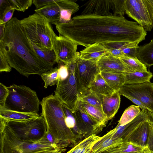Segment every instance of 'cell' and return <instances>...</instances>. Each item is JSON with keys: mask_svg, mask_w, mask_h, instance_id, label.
<instances>
[{"mask_svg": "<svg viewBox=\"0 0 153 153\" xmlns=\"http://www.w3.org/2000/svg\"><path fill=\"white\" fill-rule=\"evenodd\" d=\"M110 54L109 51L102 44L95 43L86 47L79 52L81 59L97 63L103 56Z\"/></svg>", "mask_w": 153, "mask_h": 153, "instance_id": "ac0fdd59", "label": "cell"}, {"mask_svg": "<svg viewBox=\"0 0 153 153\" xmlns=\"http://www.w3.org/2000/svg\"><path fill=\"white\" fill-rule=\"evenodd\" d=\"M19 22L32 43L43 50H53L52 38L56 34L50 22L44 16L35 13Z\"/></svg>", "mask_w": 153, "mask_h": 153, "instance_id": "5b68a950", "label": "cell"}, {"mask_svg": "<svg viewBox=\"0 0 153 153\" xmlns=\"http://www.w3.org/2000/svg\"><path fill=\"white\" fill-rule=\"evenodd\" d=\"M52 44L57 57V63L66 65L77 61L79 57V53L76 52L78 45L67 38L56 35L52 38Z\"/></svg>", "mask_w": 153, "mask_h": 153, "instance_id": "4fadbf2b", "label": "cell"}, {"mask_svg": "<svg viewBox=\"0 0 153 153\" xmlns=\"http://www.w3.org/2000/svg\"><path fill=\"white\" fill-rule=\"evenodd\" d=\"M6 122L19 137L24 140H39L44 137L47 132L45 120L41 115L25 121L6 119Z\"/></svg>", "mask_w": 153, "mask_h": 153, "instance_id": "ba28073f", "label": "cell"}, {"mask_svg": "<svg viewBox=\"0 0 153 153\" xmlns=\"http://www.w3.org/2000/svg\"><path fill=\"white\" fill-rule=\"evenodd\" d=\"M111 130L101 137L94 145L90 153H101L118 146L123 143L120 139H116L113 137Z\"/></svg>", "mask_w": 153, "mask_h": 153, "instance_id": "44dd1931", "label": "cell"}, {"mask_svg": "<svg viewBox=\"0 0 153 153\" xmlns=\"http://www.w3.org/2000/svg\"><path fill=\"white\" fill-rule=\"evenodd\" d=\"M58 68L59 79L58 81H62L66 79L69 75V72L66 65L64 64L60 65Z\"/></svg>", "mask_w": 153, "mask_h": 153, "instance_id": "ee69618b", "label": "cell"}, {"mask_svg": "<svg viewBox=\"0 0 153 153\" xmlns=\"http://www.w3.org/2000/svg\"><path fill=\"white\" fill-rule=\"evenodd\" d=\"M120 96L119 91H115L110 96H102V109L108 121L112 119L118 111Z\"/></svg>", "mask_w": 153, "mask_h": 153, "instance_id": "d6986e66", "label": "cell"}, {"mask_svg": "<svg viewBox=\"0 0 153 153\" xmlns=\"http://www.w3.org/2000/svg\"><path fill=\"white\" fill-rule=\"evenodd\" d=\"M31 43L36 53L48 63L53 66L57 62V57L53 50L52 51L44 50L40 48L31 42Z\"/></svg>", "mask_w": 153, "mask_h": 153, "instance_id": "e575fe53", "label": "cell"}, {"mask_svg": "<svg viewBox=\"0 0 153 153\" xmlns=\"http://www.w3.org/2000/svg\"><path fill=\"white\" fill-rule=\"evenodd\" d=\"M56 153H61V152H57Z\"/></svg>", "mask_w": 153, "mask_h": 153, "instance_id": "816d5d0a", "label": "cell"}, {"mask_svg": "<svg viewBox=\"0 0 153 153\" xmlns=\"http://www.w3.org/2000/svg\"><path fill=\"white\" fill-rule=\"evenodd\" d=\"M97 64L100 72L120 74L131 72L120 58L111 54L102 57Z\"/></svg>", "mask_w": 153, "mask_h": 153, "instance_id": "e0dca14e", "label": "cell"}, {"mask_svg": "<svg viewBox=\"0 0 153 153\" xmlns=\"http://www.w3.org/2000/svg\"><path fill=\"white\" fill-rule=\"evenodd\" d=\"M99 73L97 63L81 59L79 56L75 70L79 99L90 90L91 84Z\"/></svg>", "mask_w": 153, "mask_h": 153, "instance_id": "30bf717a", "label": "cell"}, {"mask_svg": "<svg viewBox=\"0 0 153 153\" xmlns=\"http://www.w3.org/2000/svg\"><path fill=\"white\" fill-rule=\"evenodd\" d=\"M148 111L142 109L139 114L128 123L116 127L113 129V137L120 139L123 143L127 142L129 136L137 127L147 118Z\"/></svg>", "mask_w": 153, "mask_h": 153, "instance_id": "2e32d148", "label": "cell"}, {"mask_svg": "<svg viewBox=\"0 0 153 153\" xmlns=\"http://www.w3.org/2000/svg\"><path fill=\"white\" fill-rule=\"evenodd\" d=\"M7 88L8 95L2 108L21 112L38 113L41 102L35 91L25 85L14 84Z\"/></svg>", "mask_w": 153, "mask_h": 153, "instance_id": "8992f818", "label": "cell"}, {"mask_svg": "<svg viewBox=\"0 0 153 153\" xmlns=\"http://www.w3.org/2000/svg\"><path fill=\"white\" fill-rule=\"evenodd\" d=\"M76 61L65 65L68 70V76L65 80L58 81L54 91L55 95L72 113L77 108L79 102L75 74Z\"/></svg>", "mask_w": 153, "mask_h": 153, "instance_id": "52a82bcc", "label": "cell"}, {"mask_svg": "<svg viewBox=\"0 0 153 153\" xmlns=\"http://www.w3.org/2000/svg\"><path fill=\"white\" fill-rule=\"evenodd\" d=\"M0 72H10L11 67L9 64L6 56L5 46L3 41L0 40Z\"/></svg>", "mask_w": 153, "mask_h": 153, "instance_id": "8d00e7d4", "label": "cell"}, {"mask_svg": "<svg viewBox=\"0 0 153 153\" xmlns=\"http://www.w3.org/2000/svg\"><path fill=\"white\" fill-rule=\"evenodd\" d=\"M53 24L59 35L85 47L95 43L139 44L147 35L142 26L124 16L81 14L73 17L69 23Z\"/></svg>", "mask_w": 153, "mask_h": 153, "instance_id": "6da1fadb", "label": "cell"}, {"mask_svg": "<svg viewBox=\"0 0 153 153\" xmlns=\"http://www.w3.org/2000/svg\"><path fill=\"white\" fill-rule=\"evenodd\" d=\"M102 95L89 90L79 98V101L102 109Z\"/></svg>", "mask_w": 153, "mask_h": 153, "instance_id": "1f68e13d", "label": "cell"}, {"mask_svg": "<svg viewBox=\"0 0 153 153\" xmlns=\"http://www.w3.org/2000/svg\"><path fill=\"white\" fill-rule=\"evenodd\" d=\"M40 76L44 82L45 88H47L48 86L56 85L59 79L58 68H53L43 73Z\"/></svg>", "mask_w": 153, "mask_h": 153, "instance_id": "836d02e7", "label": "cell"}, {"mask_svg": "<svg viewBox=\"0 0 153 153\" xmlns=\"http://www.w3.org/2000/svg\"><path fill=\"white\" fill-rule=\"evenodd\" d=\"M125 13L148 31L152 28L150 5L148 0H125Z\"/></svg>", "mask_w": 153, "mask_h": 153, "instance_id": "8fae6325", "label": "cell"}, {"mask_svg": "<svg viewBox=\"0 0 153 153\" xmlns=\"http://www.w3.org/2000/svg\"><path fill=\"white\" fill-rule=\"evenodd\" d=\"M10 6L8 0H0V17H1L4 10L8 6Z\"/></svg>", "mask_w": 153, "mask_h": 153, "instance_id": "7dc6e473", "label": "cell"}, {"mask_svg": "<svg viewBox=\"0 0 153 153\" xmlns=\"http://www.w3.org/2000/svg\"><path fill=\"white\" fill-rule=\"evenodd\" d=\"M79 9L78 8H66L61 9L58 23L65 24L71 22L72 21V14L76 12Z\"/></svg>", "mask_w": 153, "mask_h": 153, "instance_id": "f35d334b", "label": "cell"}, {"mask_svg": "<svg viewBox=\"0 0 153 153\" xmlns=\"http://www.w3.org/2000/svg\"><path fill=\"white\" fill-rule=\"evenodd\" d=\"M66 8L79 9V5L73 0H59L56 3L35 9L34 11L36 13L44 16L50 23L53 24L59 22L61 9Z\"/></svg>", "mask_w": 153, "mask_h": 153, "instance_id": "9a60e30c", "label": "cell"}, {"mask_svg": "<svg viewBox=\"0 0 153 153\" xmlns=\"http://www.w3.org/2000/svg\"><path fill=\"white\" fill-rule=\"evenodd\" d=\"M40 116L38 114L21 112L5 109L0 107V117L7 120L25 121Z\"/></svg>", "mask_w": 153, "mask_h": 153, "instance_id": "cb8c5ba5", "label": "cell"}, {"mask_svg": "<svg viewBox=\"0 0 153 153\" xmlns=\"http://www.w3.org/2000/svg\"><path fill=\"white\" fill-rule=\"evenodd\" d=\"M99 122L106 124L108 120L102 108L79 101L77 108Z\"/></svg>", "mask_w": 153, "mask_h": 153, "instance_id": "7402d4cb", "label": "cell"}, {"mask_svg": "<svg viewBox=\"0 0 153 153\" xmlns=\"http://www.w3.org/2000/svg\"><path fill=\"white\" fill-rule=\"evenodd\" d=\"M108 151L112 153H152L148 147H142L128 142Z\"/></svg>", "mask_w": 153, "mask_h": 153, "instance_id": "83f0119b", "label": "cell"}, {"mask_svg": "<svg viewBox=\"0 0 153 153\" xmlns=\"http://www.w3.org/2000/svg\"><path fill=\"white\" fill-rule=\"evenodd\" d=\"M57 153V152H56Z\"/></svg>", "mask_w": 153, "mask_h": 153, "instance_id": "f5cc1de1", "label": "cell"}, {"mask_svg": "<svg viewBox=\"0 0 153 153\" xmlns=\"http://www.w3.org/2000/svg\"><path fill=\"white\" fill-rule=\"evenodd\" d=\"M147 114L150 126L147 146L152 153H153V114L148 111Z\"/></svg>", "mask_w": 153, "mask_h": 153, "instance_id": "ab89813d", "label": "cell"}, {"mask_svg": "<svg viewBox=\"0 0 153 153\" xmlns=\"http://www.w3.org/2000/svg\"><path fill=\"white\" fill-rule=\"evenodd\" d=\"M100 74L108 85L114 91H119L125 84V76L124 73H115L100 72Z\"/></svg>", "mask_w": 153, "mask_h": 153, "instance_id": "484cf974", "label": "cell"}, {"mask_svg": "<svg viewBox=\"0 0 153 153\" xmlns=\"http://www.w3.org/2000/svg\"><path fill=\"white\" fill-rule=\"evenodd\" d=\"M14 10L10 6L7 7L0 17V24H6L10 21L12 18Z\"/></svg>", "mask_w": 153, "mask_h": 153, "instance_id": "60d3db41", "label": "cell"}, {"mask_svg": "<svg viewBox=\"0 0 153 153\" xmlns=\"http://www.w3.org/2000/svg\"><path fill=\"white\" fill-rule=\"evenodd\" d=\"M89 89L99 95L105 96H110L115 91L108 85L100 72L97 75Z\"/></svg>", "mask_w": 153, "mask_h": 153, "instance_id": "603a6c76", "label": "cell"}, {"mask_svg": "<svg viewBox=\"0 0 153 153\" xmlns=\"http://www.w3.org/2000/svg\"><path fill=\"white\" fill-rule=\"evenodd\" d=\"M125 76L124 84H142L150 82L152 74L147 71L142 72H127L124 73Z\"/></svg>", "mask_w": 153, "mask_h": 153, "instance_id": "4316f807", "label": "cell"}, {"mask_svg": "<svg viewBox=\"0 0 153 153\" xmlns=\"http://www.w3.org/2000/svg\"><path fill=\"white\" fill-rule=\"evenodd\" d=\"M6 24H0V40H2L3 39Z\"/></svg>", "mask_w": 153, "mask_h": 153, "instance_id": "c3c4849f", "label": "cell"}, {"mask_svg": "<svg viewBox=\"0 0 153 153\" xmlns=\"http://www.w3.org/2000/svg\"><path fill=\"white\" fill-rule=\"evenodd\" d=\"M2 40L9 64L21 75L27 78L33 74L41 76L53 68L36 53L16 17L6 24Z\"/></svg>", "mask_w": 153, "mask_h": 153, "instance_id": "7a4b0ae2", "label": "cell"}, {"mask_svg": "<svg viewBox=\"0 0 153 153\" xmlns=\"http://www.w3.org/2000/svg\"><path fill=\"white\" fill-rule=\"evenodd\" d=\"M40 105L47 131L54 138L58 151L60 152L70 144H75L77 139L66 124L62 104L58 98L55 95H50L43 98Z\"/></svg>", "mask_w": 153, "mask_h": 153, "instance_id": "3957f363", "label": "cell"}, {"mask_svg": "<svg viewBox=\"0 0 153 153\" xmlns=\"http://www.w3.org/2000/svg\"><path fill=\"white\" fill-rule=\"evenodd\" d=\"M14 10L24 12L33 4V0H8Z\"/></svg>", "mask_w": 153, "mask_h": 153, "instance_id": "74e56055", "label": "cell"}, {"mask_svg": "<svg viewBox=\"0 0 153 153\" xmlns=\"http://www.w3.org/2000/svg\"><path fill=\"white\" fill-rule=\"evenodd\" d=\"M63 108L65 115V122L68 127L71 129L77 139L82 136L80 133L77 127L76 121L71 111L62 104Z\"/></svg>", "mask_w": 153, "mask_h": 153, "instance_id": "d590c367", "label": "cell"}, {"mask_svg": "<svg viewBox=\"0 0 153 153\" xmlns=\"http://www.w3.org/2000/svg\"><path fill=\"white\" fill-rule=\"evenodd\" d=\"M125 0H91L85 4L82 15L123 17Z\"/></svg>", "mask_w": 153, "mask_h": 153, "instance_id": "9c48e42d", "label": "cell"}, {"mask_svg": "<svg viewBox=\"0 0 153 153\" xmlns=\"http://www.w3.org/2000/svg\"><path fill=\"white\" fill-rule=\"evenodd\" d=\"M126 98L137 105V106H139L142 109H146L148 111V109L139 100L132 97H127Z\"/></svg>", "mask_w": 153, "mask_h": 153, "instance_id": "bcb514c9", "label": "cell"}, {"mask_svg": "<svg viewBox=\"0 0 153 153\" xmlns=\"http://www.w3.org/2000/svg\"><path fill=\"white\" fill-rule=\"evenodd\" d=\"M138 44L137 42H119L115 43L114 47L121 49L127 56L137 58Z\"/></svg>", "mask_w": 153, "mask_h": 153, "instance_id": "d6a6232c", "label": "cell"}, {"mask_svg": "<svg viewBox=\"0 0 153 153\" xmlns=\"http://www.w3.org/2000/svg\"><path fill=\"white\" fill-rule=\"evenodd\" d=\"M150 4L151 16V17L152 26L153 28V0H148Z\"/></svg>", "mask_w": 153, "mask_h": 153, "instance_id": "681fc988", "label": "cell"}, {"mask_svg": "<svg viewBox=\"0 0 153 153\" xmlns=\"http://www.w3.org/2000/svg\"><path fill=\"white\" fill-rule=\"evenodd\" d=\"M101 137L96 134H92L80 141L66 153H81L89 146L95 144Z\"/></svg>", "mask_w": 153, "mask_h": 153, "instance_id": "4dcf8cb0", "label": "cell"}, {"mask_svg": "<svg viewBox=\"0 0 153 153\" xmlns=\"http://www.w3.org/2000/svg\"><path fill=\"white\" fill-rule=\"evenodd\" d=\"M106 48L108 50L110 54L116 57L120 58L125 56H126L120 49L111 47Z\"/></svg>", "mask_w": 153, "mask_h": 153, "instance_id": "f6af8a7d", "label": "cell"}, {"mask_svg": "<svg viewBox=\"0 0 153 153\" xmlns=\"http://www.w3.org/2000/svg\"><path fill=\"white\" fill-rule=\"evenodd\" d=\"M120 58L131 72L147 71V67L137 58L125 56Z\"/></svg>", "mask_w": 153, "mask_h": 153, "instance_id": "f546056e", "label": "cell"}, {"mask_svg": "<svg viewBox=\"0 0 153 153\" xmlns=\"http://www.w3.org/2000/svg\"><path fill=\"white\" fill-rule=\"evenodd\" d=\"M101 153H112L111 152H110L109 151H105V152H102Z\"/></svg>", "mask_w": 153, "mask_h": 153, "instance_id": "f907efd6", "label": "cell"}, {"mask_svg": "<svg viewBox=\"0 0 153 153\" xmlns=\"http://www.w3.org/2000/svg\"><path fill=\"white\" fill-rule=\"evenodd\" d=\"M120 95L132 97L140 100L153 114V83L124 84L119 89Z\"/></svg>", "mask_w": 153, "mask_h": 153, "instance_id": "7c38bea8", "label": "cell"}, {"mask_svg": "<svg viewBox=\"0 0 153 153\" xmlns=\"http://www.w3.org/2000/svg\"><path fill=\"white\" fill-rule=\"evenodd\" d=\"M150 126L147 117L132 133L127 142L142 147H147Z\"/></svg>", "mask_w": 153, "mask_h": 153, "instance_id": "ffe728a7", "label": "cell"}, {"mask_svg": "<svg viewBox=\"0 0 153 153\" xmlns=\"http://www.w3.org/2000/svg\"><path fill=\"white\" fill-rule=\"evenodd\" d=\"M59 1V0H33V3L37 10L47 5L56 3Z\"/></svg>", "mask_w": 153, "mask_h": 153, "instance_id": "7bdbcfd3", "label": "cell"}, {"mask_svg": "<svg viewBox=\"0 0 153 153\" xmlns=\"http://www.w3.org/2000/svg\"><path fill=\"white\" fill-rule=\"evenodd\" d=\"M137 58L147 67L153 65V39L149 43L139 46Z\"/></svg>", "mask_w": 153, "mask_h": 153, "instance_id": "d4e9b609", "label": "cell"}, {"mask_svg": "<svg viewBox=\"0 0 153 153\" xmlns=\"http://www.w3.org/2000/svg\"><path fill=\"white\" fill-rule=\"evenodd\" d=\"M80 134L86 138L101 132L106 124L101 123L83 111L77 108L73 113Z\"/></svg>", "mask_w": 153, "mask_h": 153, "instance_id": "5bb4252c", "label": "cell"}, {"mask_svg": "<svg viewBox=\"0 0 153 153\" xmlns=\"http://www.w3.org/2000/svg\"><path fill=\"white\" fill-rule=\"evenodd\" d=\"M9 90L7 87L1 83H0V107H4L8 96Z\"/></svg>", "mask_w": 153, "mask_h": 153, "instance_id": "b9f144b4", "label": "cell"}, {"mask_svg": "<svg viewBox=\"0 0 153 153\" xmlns=\"http://www.w3.org/2000/svg\"><path fill=\"white\" fill-rule=\"evenodd\" d=\"M140 108L137 106L131 105L124 111L116 126L126 125L131 122L141 112Z\"/></svg>", "mask_w": 153, "mask_h": 153, "instance_id": "f1b7e54d", "label": "cell"}, {"mask_svg": "<svg viewBox=\"0 0 153 153\" xmlns=\"http://www.w3.org/2000/svg\"><path fill=\"white\" fill-rule=\"evenodd\" d=\"M0 153H56V147L44 136L39 140H23L19 137L0 117Z\"/></svg>", "mask_w": 153, "mask_h": 153, "instance_id": "277c9868", "label": "cell"}]
</instances>
